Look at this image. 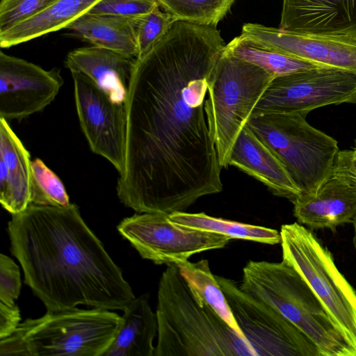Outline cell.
Returning <instances> with one entry per match:
<instances>
[{"instance_id": "cell-15", "label": "cell", "mask_w": 356, "mask_h": 356, "mask_svg": "<svg viewBox=\"0 0 356 356\" xmlns=\"http://www.w3.org/2000/svg\"><path fill=\"white\" fill-rule=\"evenodd\" d=\"M298 222L310 229H330L353 223L356 216V178L333 166L317 191L293 203Z\"/></svg>"}, {"instance_id": "cell-23", "label": "cell", "mask_w": 356, "mask_h": 356, "mask_svg": "<svg viewBox=\"0 0 356 356\" xmlns=\"http://www.w3.org/2000/svg\"><path fill=\"white\" fill-rule=\"evenodd\" d=\"M177 265L195 300L200 305L207 304L211 307L238 337L248 341L234 318L219 283L211 271L209 261L207 259L197 262L186 261Z\"/></svg>"}, {"instance_id": "cell-13", "label": "cell", "mask_w": 356, "mask_h": 356, "mask_svg": "<svg viewBox=\"0 0 356 356\" xmlns=\"http://www.w3.org/2000/svg\"><path fill=\"white\" fill-rule=\"evenodd\" d=\"M63 84L60 70H46L24 59L0 52V118L21 120L42 111Z\"/></svg>"}, {"instance_id": "cell-16", "label": "cell", "mask_w": 356, "mask_h": 356, "mask_svg": "<svg viewBox=\"0 0 356 356\" xmlns=\"http://www.w3.org/2000/svg\"><path fill=\"white\" fill-rule=\"evenodd\" d=\"M279 28L356 38V0H282Z\"/></svg>"}, {"instance_id": "cell-30", "label": "cell", "mask_w": 356, "mask_h": 356, "mask_svg": "<svg viewBox=\"0 0 356 356\" xmlns=\"http://www.w3.org/2000/svg\"><path fill=\"white\" fill-rule=\"evenodd\" d=\"M158 7L156 0H99L87 13L136 17L147 14Z\"/></svg>"}, {"instance_id": "cell-32", "label": "cell", "mask_w": 356, "mask_h": 356, "mask_svg": "<svg viewBox=\"0 0 356 356\" xmlns=\"http://www.w3.org/2000/svg\"><path fill=\"white\" fill-rule=\"evenodd\" d=\"M21 321L20 311L15 304L8 305L0 302V339L13 334Z\"/></svg>"}, {"instance_id": "cell-35", "label": "cell", "mask_w": 356, "mask_h": 356, "mask_svg": "<svg viewBox=\"0 0 356 356\" xmlns=\"http://www.w3.org/2000/svg\"><path fill=\"white\" fill-rule=\"evenodd\" d=\"M352 149L354 150V152H355V153L356 154V140H355L354 147Z\"/></svg>"}, {"instance_id": "cell-27", "label": "cell", "mask_w": 356, "mask_h": 356, "mask_svg": "<svg viewBox=\"0 0 356 356\" xmlns=\"http://www.w3.org/2000/svg\"><path fill=\"white\" fill-rule=\"evenodd\" d=\"M31 204L65 207L70 199L59 177L40 159L31 163Z\"/></svg>"}, {"instance_id": "cell-20", "label": "cell", "mask_w": 356, "mask_h": 356, "mask_svg": "<svg viewBox=\"0 0 356 356\" xmlns=\"http://www.w3.org/2000/svg\"><path fill=\"white\" fill-rule=\"evenodd\" d=\"M123 312L115 337L104 356H154L158 321L149 295L135 298Z\"/></svg>"}, {"instance_id": "cell-9", "label": "cell", "mask_w": 356, "mask_h": 356, "mask_svg": "<svg viewBox=\"0 0 356 356\" xmlns=\"http://www.w3.org/2000/svg\"><path fill=\"white\" fill-rule=\"evenodd\" d=\"M234 318L257 356H321L316 345L269 305L215 275Z\"/></svg>"}, {"instance_id": "cell-22", "label": "cell", "mask_w": 356, "mask_h": 356, "mask_svg": "<svg viewBox=\"0 0 356 356\" xmlns=\"http://www.w3.org/2000/svg\"><path fill=\"white\" fill-rule=\"evenodd\" d=\"M73 35L97 46L136 58L133 17L85 13L67 28Z\"/></svg>"}, {"instance_id": "cell-24", "label": "cell", "mask_w": 356, "mask_h": 356, "mask_svg": "<svg viewBox=\"0 0 356 356\" xmlns=\"http://www.w3.org/2000/svg\"><path fill=\"white\" fill-rule=\"evenodd\" d=\"M225 51L259 66L275 78L327 67L266 47L241 35L226 44Z\"/></svg>"}, {"instance_id": "cell-6", "label": "cell", "mask_w": 356, "mask_h": 356, "mask_svg": "<svg viewBox=\"0 0 356 356\" xmlns=\"http://www.w3.org/2000/svg\"><path fill=\"white\" fill-rule=\"evenodd\" d=\"M275 77L224 51L208 85L204 111L221 168H227L234 145Z\"/></svg>"}, {"instance_id": "cell-7", "label": "cell", "mask_w": 356, "mask_h": 356, "mask_svg": "<svg viewBox=\"0 0 356 356\" xmlns=\"http://www.w3.org/2000/svg\"><path fill=\"white\" fill-rule=\"evenodd\" d=\"M303 113L251 116L246 126L286 168L302 195L314 193L331 173L337 141L312 127Z\"/></svg>"}, {"instance_id": "cell-3", "label": "cell", "mask_w": 356, "mask_h": 356, "mask_svg": "<svg viewBox=\"0 0 356 356\" xmlns=\"http://www.w3.org/2000/svg\"><path fill=\"white\" fill-rule=\"evenodd\" d=\"M157 298L154 356H257L211 307L195 300L177 264L167 265Z\"/></svg>"}, {"instance_id": "cell-26", "label": "cell", "mask_w": 356, "mask_h": 356, "mask_svg": "<svg viewBox=\"0 0 356 356\" xmlns=\"http://www.w3.org/2000/svg\"><path fill=\"white\" fill-rule=\"evenodd\" d=\"M235 0H156L176 21L216 26Z\"/></svg>"}, {"instance_id": "cell-28", "label": "cell", "mask_w": 356, "mask_h": 356, "mask_svg": "<svg viewBox=\"0 0 356 356\" xmlns=\"http://www.w3.org/2000/svg\"><path fill=\"white\" fill-rule=\"evenodd\" d=\"M160 7L152 12L133 17L138 55L144 56L168 31L176 20Z\"/></svg>"}, {"instance_id": "cell-33", "label": "cell", "mask_w": 356, "mask_h": 356, "mask_svg": "<svg viewBox=\"0 0 356 356\" xmlns=\"http://www.w3.org/2000/svg\"><path fill=\"white\" fill-rule=\"evenodd\" d=\"M334 167L342 170L356 178V154L353 149L339 150Z\"/></svg>"}, {"instance_id": "cell-8", "label": "cell", "mask_w": 356, "mask_h": 356, "mask_svg": "<svg viewBox=\"0 0 356 356\" xmlns=\"http://www.w3.org/2000/svg\"><path fill=\"white\" fill-rule=\"evenodd\" d=\"M280 232L282 259L306 281L356 356V291L310 229L293 222Z\"/></svg>"}, {"instance_id": "cell-2", "label": "cell", "mask_w": 356, "mask_h": 356, "mask_svg": "<svg viewBox=\"0 0 356 356\" xmlns=\"http://www.w3.org/2000/svg\"><path fill=\"white\" fill-rule=\"evenodd\" d=\"M24 283L47 312L83 305L124 311L136 298L78 207L30 204L8 223Z\"/></svg>"}, {"instance_id": "cell-4", "label": "cell", "mask_w": 356, "mask_h": 356, "mask_svg": "<svg viewBox=\"0 0 356 356\" xmlns=\"http://www.w3.org/2000/svg\"><path fill=\"white\" fill-rule=\"evenodd\" d=\"M239 287L296 325L321 356H355L310 286L284 260L249 261Z\"/></svg>"}, {"instance_id": "cell-14", "label": "cell", "mask_w": 356, "mask_h": 356, "mask_svg": "<svg viewBox=\"0 0 356 356\" xmlns=\"http://www.w3.org/2000/svg\"><path fill=\"white\" fill-rule=\"evenodd\" d=\"M241 36L273 50L356 74V38L304 33L247 23Z\"/></svg>"}, {"instance_id": "cell-34", "label": "cell", "mask_w": 356, "mask_h": 356, "mask_svg": "<svg viewBox=\"0 0 356 356\" xmlns=\"http://www.w3.org/2000/svg\"><path fill=\"white\" fill-rule=\"evenodd\" d=\"M353 227H354V236H353V245L354 247L356 249V216L355 218V220L353 222Z\"/></svg>"}, {"instance_id": "cell-31", "label": "cell", "mask_w": 356, "mask_h": 356, "mask_svg": "<svg viewBox=\"0 0 356 356\" xmlns=\"http://www.w3.org/2000/svg\"><path fill=\"white\" fill-rule=\"evenodd\" d=\"M19 266L8 256L0 254V302L15 305L21 291Z\"/></svg>"}, {"instance_id": "cell-11", "label": "cell", "mask_w": 356, "mask_h": 356, "mask_svg": "<svg viewBox=\"0 0 356 356\" xmlns=\"http://www.w3.org/2000/svg\"><path fill=\"white\" fill-rule=\"evenodd\" d=\"M117 229L142 258L156 264H178L195 254L222 248L232 239L178 225L161 213L134 214L124 218Z\"/></svg>"}, {"instance_id": "cell-25", "label": "cell", "mask_w": 356, "mask_h": 356, "mask_svg": "<svg viewBox=\"0 0 356 356\" xmlns=\"http://www.w3.org/2000/svg\"><path fill=\"white\" fill-rule=\"evenodd\" d=\"M171 221L191 228L211 232L231 237L258 243L275 245L280 243V232L275 229L250 225L210 216L204 212H175L169 214Z\"/></svg>"}, {"instance_id": "cell-19", "label": "cell", "mask_w": 356, "mask_h": 356, "mask_svg": "<svg viewBox=\"0 0 356 356\" xmlns=\"http://www.w3.org/2000/svg\"><path fill=\"white\" fill-rule=\"evenodd\" d=\"M30 159L8 121L0 118V202L12 215L31 204Z\"/></svg>"}, {"instance_id": "cell-10", "label": "cell", "mask_w": 356, "mask_h": 356, "mask_svg": "<svg viewBox=\"0 0 356 356\" xmlns=\"http://www.w3.org/2000/svg\"><path fill=\"white\" fill-rule=\"evenodd\" d=\"M356 104V74L320 67L275 78L251 116L269 113L307 114L322 106Z\"/></svg>"}, {"instance_id": "cell-12", "label": "cell", "mask_w": 356, "mask_h": 356, "mask_svg": "<svg viewBox=\"0 0 356 356\" xmlns=\"http://www.w3.org/2000/svg\"><path fill=\"white\" fill-rule=\"evenodd\" d=\"M80 126L92 152L106 159L120 174L124 170L127 132L125 104L113 102L94 82L70 71Z\"/></svg>"}, {"instance_id": "cell-17", "label": "cell", "mask_w": 356, "mask_h": 356, "mask_svg": "<svg viewBox=\"0 0 356 356\" xmlns=\"http://www.w3.org/2000/svg\"><path fill=\"white\" fill-rule=\"evenodd\" d=\"M229 165L253 177L274 195L292 203L301 196L300 191L282 163L246 125L234 145Z\"/></svg>"}, {"instance_id": "cell-18", "label": "cell", "mask_w": 356, "mask_h": 356, "mask_svg": "<svg viewBox=\"0 0 356 356\" xmlns=\"http://www.w3.org/2000/svg\"><path fill=\"white\" fill-rule=\"evenodd\" d=\"M135 59L92 45L70 51L65 64L90 79L113 102L125 104Z\"/></svg>"}, {"instance_id": "cell-21", "label": "cell", "mask_w": 356, "mask_h": 356, "mask_svg": "<svg viewBox=\"0 0 356 356\" xmlns=\"http://www.w3.org/2000/svg\"><path fill=\"white\" fill-rule=\"evenodd\" d=\"M99 0H57L40 13L0 32V46L8 48L67 28Z\"/></svg>"}, {"instance_id": "cell-5", "label": "cell", "mask_w": 356, "mask_h": 356, "mask_svg": "<svg viewBox=\"0 0 356 356\" xmlns=\"http://www.w3.org/2000/svg\"><path fill=\"white\" fill-rule=\"evenodd\" d=\"M122 316L92 308L47 312L21 323L0 339L1 356H104L111 346Z\"/></svg>"}, {"instance_id": "cell-29", "label": "cell", "mask_w": 356, "mask_h": 356, "mask_svg": "<svg viewBox=\"0 0 356 356\" xmlns=\"http://www.w3.org/2000/svg\"><path fill=\"white\" fill-rule=\"evenodd\" d=\"M57 0H1L0 32L40 13Z\"/></svg>"}, {"instance_id": "cell-1", "label": "cell", "mask_w": 356, "mask_h": 356, "mask_svg": "<svg viewBox=\"0 0 356 356\" xmlns=\"http://www.w3.org/2000/svg\"><path fill=\"white\" fill-rule=\"evenodd\" d=\"M225 46L216 26L176 21L135 59L125 102L124 167L117 184L126 207L171 214L222 191L204 102Z\"/></svg>"}]
</instances>
